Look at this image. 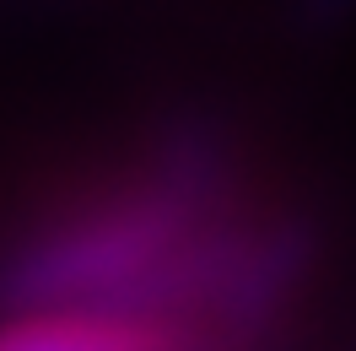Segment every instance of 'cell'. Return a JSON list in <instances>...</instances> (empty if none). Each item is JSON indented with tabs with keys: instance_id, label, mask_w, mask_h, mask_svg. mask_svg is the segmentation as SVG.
Segmentation results:
<instances>
[]
</instances>
